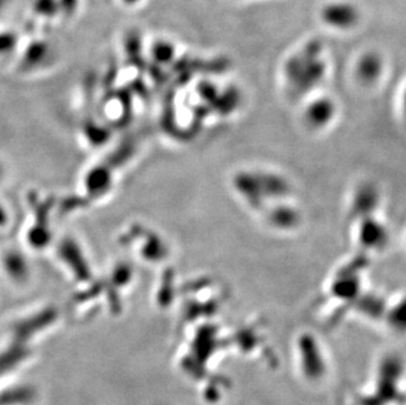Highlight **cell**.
<instances>
[{
  "label": "cell",
  "mask_w": 406,
  "mask_h": 405,
  "mask_svg": "<svg viewBox=\"0 0 406 405\" xmlns=\"http://www.w3.org/2000/svg\"><path fill=\"white\" fill-rule=\"evenodd\" d=\"M22 358H23V353L22 350H17V349L1 356L0 357V376L6 374L8 370H11L17 362H20Z\"/></svg>",
  "instance_id": "cell-3"
},
{
  "label": "cell",
  "mask_w": 406,
  "mask_h": 405,
  "mask_svg": "<svg viewBox=\"0 0 406 405\" xmlns=\"http://www.w3.org/2000/svg\"><path fill=\"white\" fill-rule=\"evenodd\" d=\"M326 19L336 25H348L354 22L355 15L348 7H331L326 13Z\"/></svg>",
  "instance_id": "cell-2"
},
{
  "label": "cell",
  "mask_w": 406,
  "mask_h": 405,
  "mask_svg": "<svg viewBox=\"0 0 406 405\" xmlns=\"http://www.w3.org/2000/svg\"><path fill=\"white\" fill-rule=\"evenodd\" d=\"M36 391L31 387H17L0 393V405H23L32 403Z\"/></svg>",
  "instance_id": "cell-1"
},
{
  "label": "cell",
  "mask_w": 406,
  "mask_h": 405,
  "mask_svg": "<svg viewBox=\"0 0 406 405\" xmlns=\"http://www.w3.org/2000/svg\"><path fill=\"white\" fill-rule=\"evenodd\" d=\"M405 109H406V94H405Z\"/></svg>",
  "instance_id": "cell-4"
}]
</instances>
